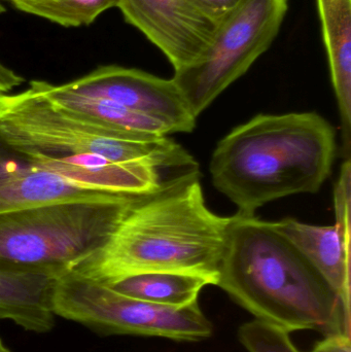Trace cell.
Returning a JSON list of instances; mask_svg holds the SVG:
<instances>
[{"label": "cell", "mask_w": 351, "mask_h": 352, "mask_svg": "<svg viewBox=\"0 0 351 352\" xmlns=\"http://www.w3.org/2000/svg\"><path fill=\"white\" fill-rule=\"evenodd\" d=\"M0 134L37 168L90 192L142 196L199 169L168 136L97 125L56 107L30 85L0 94Z\"/></svg>", "instance_id": "1"}, {"label": "cell", "mask_w": 351, "mask_h": 352, "mask_svg": "<svg viewBox=\"0 0 351 352\" xmlns=\"http://www.w3.org/2000/svg\"><path fill=\"white\" fill-rule=\"evenodd\" d=\"M230 223L208 208L194 171L140 196L106 245L71 272L105 285L141 273H185L216 285Z\"/></svg>", "instance_id": "2"}, {"label": "cell", "mask_w": 351, "mask_h": 352, "mask_svg": "<svg viewBox=\"0 0 351 352\" xmlns=\"http://www.w3.org/2000/svg\"><path fill=\"white\" fill-rule=\"evenodd\" d=\"M216 287L256 320L290 334L351 336V310L272 221L231 217Z\"/></svg>", "instance_id": "3"}, {"label": "cell", "mask_w": 351, "mask_h": 352, "mask_svg": "<svg viewBox=\"0 0 351 352\" xmlns=\"http://www.w3.org/2000/svg\"><path fill=\"white\" fill-rule=\"evenodd\" d=\"M336 154L335 129L319 113L258 115L218 142L210 173L237 212L255 215L278 199L319 192Z\"/></svg>", "instance_id": "4"}, {"label": "cell", "mask_w": 351, "mask_h": 352, "mask_svg": "<svg viewBox=\"0 0 351 352\" xmlns=\"http://www.w3.org/2000/svg\"><path fill=\"white\" fill-rule=\"evenodd\" d=\"M139 197L61 199L0 213V271L55 278L71 272L106 245Z\"/></svg>", "instance_id": "5"}, {"label": "cell", "mask_w": 351, "mask_h": 352, "mask_svg": "<svg viewBox=\"0 0 351 352\" xmlns=\"http://www.w3.org/2000/svg\"><path fill=\"white\" fill-rule=\"evenodd\" d=\"M52 308L56 316L105 336L135 335L197 342L214 333L198 302L185 307L159 305L124 295L76 272L56 279Z\"/></svg>", "instance_id": "6"}, {"label": "cell", "mask_w": 351, "mask_h": 352, "mask_svg": "<svg viewBox=\"0 0 351 352\" xmlns=\"http://www.w3.org/2000/svg\"><path fill=\"white\" fill-rule=\"evenodd\" d=\"M288 0H245L216 29L205 55L174 72L172 80L197 119L271 47Z\"/></svg>", "instance_id": "7"}, {"label": "cell", "mask_w": 351, "mask_h": 352, "mask_svg": "<svg viewBox=\"0 0 351 352\" xmlns=\"http://www.w3.org/2000/svg\"><path fill=\"white\" fill-rule=\"evenodd\" d=\"M70 90L107 99L132 111L164 122L177 132L193 131L196 118L172 78H160L136 68L106 65L64 84Z\"/></svg>", "instance_id": "8"}, {"label": "cell", "mask_w": 351, "mask_h": 352, "mask_svg": "<svg viewBox=\"0 0 351 352\" xmlns=\"http://www.w3.org/2000/svg\"><path fill=\"white\" fill-rule=\"evenodd\" d=\"M117 8L164 54L174 72L205 55L218 26L190 0H119Z\"/></svg>", "instance_id": "9"}, {"label": "cell", "mask_w": 351, "mask_h": 352, "mask_svg": "<svg viewBox=\"0 0 351 352\" xmlns=\"http://www.w3.org/2000/svg\"><path fill=\"white\" fill-rule=\"evenodd\" d=\"M350 159H346L334 190L335 225H309L294 219L273 223L348 309H350Z\"/></svg>", "instance_id": "10"}, {"label": "cell", "mask_w": 351, "mask_h": 352, "mask_svg": "<svg viewBox=\"0 0 351 352\" xmlns=\"http://www.w3.org/2000/svg\"><path fill=\"white\" fill-rule=\"evenodd\" d=\"M109 192H90L31 164L0 134V213L61 199Z\"/></svg>", "instance_id": "11"}, {"label": "cell", "mask_w": 351, "mask_h": 352, "mask_svg": "<svg viewBox=\"0 0 351 352\" xmlns=\"http://www.w3.org/2000/svg\"><path fill=\"white\" fill-rule=\"evenodd\" d=\"M324 45L341 120L343 152L351 146V0H317Z\"/></svg>", "instance_id": "12"}, {"label": "cell", "mask_w": 351, "mask_h": 352, "mask_svg": "<svg viewBox=\"0 0 351 352\" xmlns=\"http://www.w3.org/2000/svg\"><path fill=\"white\" fill-rule=\"evenodd\" d=\"M29 85L56 107L109 129L146 138H164L173 133L167 124L156 118L107 99L74 92L64 84L32 80Z\"/></svg>", "instance_id": "13"}, {"label": "cell", "mask_w": 351, "mask_h": 352, "mask_svg": "<svg viewBox=\"0 0 351 352\" xmlns=\"http://www.w3.org/2000/svg\"><path fill=\"white\" fill-rule=\"evenodd\" d=\"M55 277L0 271V320H10L33 333L55 326L52 295Z\"/></svg>", "instance_id": "14"}, {"label": "cell", "mask_w": 351, "mask_h": 352, "mask_svg": "<svg viewBox=\"0 0 351 352\" xmlns=\"http://www.w3.org/2000/svg\"><path fill=\"white\" fill-rule=\"evenodd\" d=\"M107 285L119 293L136 299L159 305L185 307L197 303L200 292L212 283L197 275L150 272L124 277Z\"/></svg>", "instance_id": "15"}, {"label": "cell", "mask_w": 351, "mask_h": 352, "mask_svg": "<svg viewBox=\"0 0 351 352\" xmlns=\"http://www.w3.org/2000/svg\"><path fill=\"white\" fill-rule=\"evenodd\" d=\"M19 10L47 19L64 27L90 25L119 0H10Z\"/></svg>", "instance_id": "16"}, {"label": "cell", "mask_w": 351, "mask_h": 352, "mask_svg": "<svg viewBox=\"0 0 351 352\" xmlns=\"http://www.w3.org/2000/svg\"><path fill=\"white\" fill-rule=\"evenodd\" d=\"M290 333L255 320L238 330V339L247 352H301Z\"/></svg>", "instance_id": "17"}, {"label": "cell", "mask_w": 351, "mask_h": 352, "mask_svg": "<svg viewBox=\"0 0 351 352\" xmlns=\"http://www.w3.org/2000/svg\"><path fill=\"white\" fill-rule=\"evenodd\" d=\"M202 14L220 25L235 12L245 0H190Z\"/></svg>", "instance_id": "18"}, {"label": "cell", "mask_w": 351, "mask_h": 352, "mask_svg": "<svg viewBox=\"0 0 351 352\" xmlns=\"http://www.w3.org/2000/svg\"><path fill=\"white\" fill-rule=\"evenodd\" d=\"M310 352H351V336L333 335L325 337Z\"/></svg>", "instance_id": "19"}, {"label": "cell", "mask_w": 351, "mask_h": 352, "mask_svg": "<svg viewBox=\"0 0 351 352\" xmlns=\"http://www.w3.org/2000/svg\"><path fill=\"white\" fill-rule=\"evenodd\" d=\"M25 82L22 76L0 62V94L10 93Z\"/></svg>", "instance_id": "20"}, {"label": "cell", "mask_w": 351, "mask_h": 352, "mask_svg": "<svg viewBox=\"0 0 351 352\" xmlns=\"http://www.w3.org/2000/svg\"><path fill=\"white\" fill-rule=\"evenodd\" d=\"M0 352H12L8 347L4 345V343L2 342L1 339H0Z\"/></svg>", "instance_id": "21"}, {"label": "cell", "mask_w": 351, "mask_h": 352, "mask_svg": "<svg viewBox=\"0 0 351 352\" xmlns=\"http://www.w3.org/2000/svg\"><path fill=\"white\" fill-rule=\"evenodd\" d=\"M4 10H4L3 6H2L1 2H0V14H2V12H4Z\"/></svg>", "instance_id": "22"}, {"label": "cell", "mask_w": 351, "mask_h": 352, "mask_svg": "<svg viewBox=\"0 0 351 352\" xmlns=\"http://www.w3.org/2000/svg\"></svg>", "instance_id": "23"}]
</instances>
